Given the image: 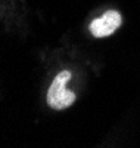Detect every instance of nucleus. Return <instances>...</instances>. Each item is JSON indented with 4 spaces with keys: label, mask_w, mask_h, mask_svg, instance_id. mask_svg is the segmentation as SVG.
<instances>
[{
    "label": "nucleus",
    "mask_w": 140,
    "mask_h": 148,
    "mask_svg": "<svg viewBox=\"0 0 140 148\" xmlns=\"http://www.w3.org/2000/svg\"><path fill=\"white\" fill-rule=\"evenodd\" d=\"M71 77H72L71 71L63 70L59 74H56V77L53 79L52 84H50V88L47 90V96H46V101L52 110L62 111L75 102V98H77L75 93L65 88Z\"/></svg>",
    "instance_id": "nucleus-1"
},
{
    "label": "nucleus",
    "mask_w": 140,
    "mask_h": 148,
    "mask_svg": "<svg viewBox=\"0 0 140 148\" xmlns=\"http://www.w3.org/2000/svg\"><path fill=\"white\" fill-rule=\"evenodd\" d=\"M122 24V18L118 10H106L103 15L99 18L93 19L88 25L90 33L96 37V39H102V37H108L113 34Z\"/></svg>",
    "instance_id": "nucleus-2"
}]
</instances>
